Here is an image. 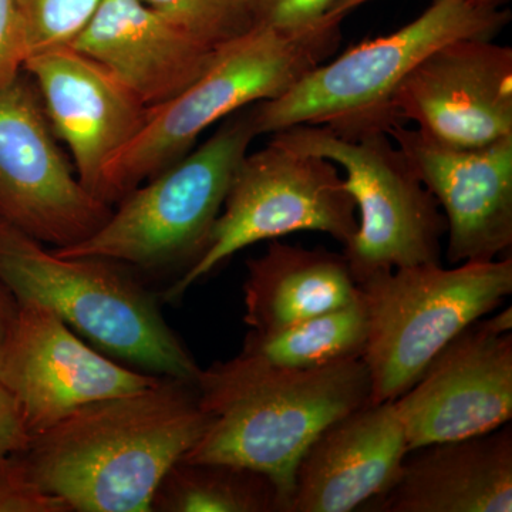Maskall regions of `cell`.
Instances as JSON below:
<instances>
[{"instance_id":"cell-1","label":"cell","mask_w":512,"mask_h":512,"mask_svg":"<svg viewBox=\"0 0 512 512\" xmlns=\"http://www.w3.org/2000/svg\"><path fill=\"white\" fill-rule=\"evenodd\" d=\"M210 424L195 383L161 377L86 404L30 440V477L72 512H151L165 474Z\"/></svg>"},{"instance_id":"cell-2","label":"cell","mask_w":512,"mask_h":512,"mask_svg":"<svg viewBox=\"0 0 512 512\" xmlns=\"http://www.w3.org/2000/svg\"><path fill=\"white\" fill-rule=\"evenodd\" d=\"M198 397L210 424L181 460L248 468L274 483L288 512L299 460L323 429L372 403L366 363L289 369L239 353L202 369Z\"/></svg>"},{"instance_id":"cell-3","label":"cell","mask_w":512,"mask_h":512,"mask_svg":"<svg viewBox=\"0 0 512 512\" xmlns=\"http://www.w3.org/2000/svg\"><path fill=\"white\" fill-rule=\"evenodd\" d=\"M117 265L57 255L0 218V285L18 305L47 306L93 348L134 369L197 382L202 369L156 298Z\"/></svg>"},{"instance_id":"cell-4","label":"cell","mask_w":512,"mask_h":512,"mask_svg":"<svg viewBox=\"0 0 512 512\" xmlns=\"http://www.w3.org/2000/svg\"><path fill=\"white\" fill-rule=\"evenodd\" d=\"M510 20V10L474 0H433L402 29L365 40L332 62L313 67L282 96L254 104L258 136L305 124L345 136L387 131L403 123L392 100L424 57L453 40L494 39Z\"/></svg>"},{"instance_id":"cell-5","label":"cell","mask_w":512,"mask_h":512,"mask_svg":"<svg viewBox=\"0 0 512 512\" xmlns=\"http://www.w3.org/2000/svg\"><path fill=\"white\" fill-rule=\"evenodd\" d=\"M340 29L288 37L255 28L221 47L204 73L160 106L103 175L99 200L113 207L144 181L187 156L205 130L261 101L274 100L338 49Z\"/></svg>"},{"instance_id":"cell-6","label":"cell","mask_w":512,"mask_h":512,"mask_svg":"<svg viewBox=\"0 0 512 512\" xmlns=\"http://www.w3.org/2000/svg\"><path fill=\"white\" fill-rule=\"evenodd\" d=\"M367 316L372 403L406 393L434 357L512 293V258L407 266L357 284Z\"/></svg>"},{"instance_id":"cell-7","label":"cell","mask_w":512,"mask_h":512,"mask_svg":"<svg viewBox=\"0 0 512 512\" xmlns=\"http://www.w3.org/2000/svg\"><path fill=\"white\" fill-rule=\"evenodd\" d=\"M255 137L249 106L227 117L200 147L124 195L89 238L52 251L144 269L190 268L207 247L232 175Z\"/></svg>"},{"instance_id":"cell-8","label":"cell","mask_w":512,"mask_h":512,"mask_svg":"<svg viewBox=\"0 0 512 512\" xmlns=\"http://www.w3.org/2000/svg\"><path fill=\"white\" fill-rule=\"evenodd\" d=\"M272 140L328 158L345 171L359 218L343 256L356 284L380 272L440 264L446 218L387 131L345 136L305 124L279 131Z\"/></svg>"},{"instance_id":"cell-9","label":"cell","mask_w":512,"mask_h":512,"mask_svg":"<svg viewBox=\"0 0 512 512\" xmlns=\"http://www.w3.org/2000/svg\"><path fill=\"white\" fill-rule=\"evenodd\" d=\"M322 232L345 247L357 231L356 204L328 158L271 140L242 158L200 258L164 292H185L242 249L295 232Z\"/></svg>"},{"instance_id":"cell-10","label":"cell","mask_w":512,"mask_h":512,"mask_svg":"<svg viewBox=\"0 0 512 512\" xmlns=\"http://www.w3.org/2000/svg\"><path fill=\"white\" fill-rule=\"evenodd\" d=\"M111 211L80 183L35 87L18 77L0 90V218L63 248L93 235Z\"/></svg>"},{"instance_id":"cell-11","label":"cell","mask_w":512,"mask_h":512,"mask_svg":"<svg viewBox=\"0 0 512 512\" xmlns=\"http://www.w3.org/2000/svg\"><path fill=\"white\" fill-rule=\"evenodd\" d=\"M160 379L104 356L40 303H19L0 342V383L32 439L86 404L141 392Z\"/></svg>"},{"instance_id":"cell-12","label":"cell","mask_w":512,"mask_h":512,"mask_svg":"<svg viewBox=\"0 0 512 512\" xmlns=\"http://www.w3.org/2000/svg\"><path fill=\"white\" fill-rule=\"evenodd\" d=\"M512 309L458 335L393 400L409 451L481 436L512 419Z\"/></svg>"},{"instance_id":"cell-13","label":"cell","mask_w":512,"mask_h":512,"mask_svg":"<svg viewBox=\"0 0 512 512\" xmlns=\"http://www.w3.org/2000/svg\"><path fill=\"white\" fill-rule=\"evenodd\" d=\"M392 107L443 146L480 148L510 137L512 49L481 37L448 42L414 67Z\"/></svg>"},{"instance_id":"cell-14","label":"cell","mask_w":512,"mask_h":512,"mask_svg":"<svg viewBox=\"0 0 512 512\" xmlns=\"http://www.w3.org/2000/svg\"><path fill=\"white\" fill-rule=\"evenodd\" d=\"M447 224L451 265L498 259L512 245V136L490 146L454 148L403 123L387 130Z\"/></svg>"},{"instance_id":"cell-15","label":"cell","mask_w":512,"mask_h":512,"mask_svg":"<svg viewBox=\"0 0 512 512\" xmlns=\"http://www.w3.org/2000/svg\"><path fill=\"white\" fill-rule=\"evenodd\" d=\"M23 70L35 83L57 140L70 151L74 173L99 200L107 167L144 126L148 107L70 46L29 56Z\"/></svg>"},{"instance_id":"cell-16","label":"cell","mask_w":512,"mask_h":512,"mask_svg":"<svg viewBox=\"0 0 512 512\" xmlns=\"http://www.w3.org/2000/svg\"><path fill=\"white\" fill-rule=\"evenodd\" d=\"M409 454L393 402L330 423L299 460L288 512H352L389 491Z\"/></svg>"},{"instance_id":"cell-17","label":"cell","mask_w":512,"mask_h":512,"mask_svg":"<svg viewBox=\"0 0 512 512\" xmlns=\"http://www.w3.org/2000/svg\"><path fill=\"white\" fill-rule=\"evenodd\" d=\"M70 47L96 60L148 109L194 83L220 50L185 36L141 0H103Z\"/></svg>"},{"instance_id":"cell-18","label":"cell","mask_w":512,"mask_h":512,"mask_svg":"<svg viewBox=\"0 0 512 512\" xmlns=\"http://www.w3.org/2000/svg\"><path fill=\"white\" fill-rule=\"evenodd\" d=\"M369 512H511L512 429L409 451L396 483Z\"/></svg>"},{"instance_id":"cell-19","label":"cell","mask_w":512,"mask_h":512,"mask_svg":"<svg viewBox=\"0 0 512 512\" xmlns=\"http://www.w3.org/2000/svg\"><path fill=\"white\" fill-rule=\"evenodd\" d=\"M244 322L254 332H272L335 311L359 298L343 254L272 239L247 262Z\"/></svg>"},{"instance_id":"cell-20","label":"cell","mask_w":512,"mask_h":512,"mask_svg":"<svg viewBox=\"0 0 512 512\" xmlns=\"http://www.w3.org/2000/svg\"><path fill=\"white\" fill-rule=\"evenodd\" d=\"M367 316L362 296L272 332L249 330L241 353L289 369H316L365 355Z\"/></svg>"},{"instance_id":"cell-21","label":"cell","mask_w":512,"mask_h":512,"mask_svg":"<svg viewBox=\"0 0 512 512\" xmlns=\"http://www.w3.org/2000/svg\"><path fill=\"white\" fill-rule=\"evenodd\" d=\"M151 512H282L268 477L224 463L180 460L165 474Z\"/></svg>"},{"instance_id":"cell-22","label":"cell","mask_w":512,"mask_h":512,"mask_svg":"<svg viewBox=\"0 0 512 512\" xmlns=\"http://www.w3.org/2000/svg\"><path fill=\"white\" fill-rule=\"evenodd\" d=\"M165 22L218 50L255 29L249 0H141Z\"/></svg>"},{"instance_id":"cell-23","label":"cell","mask_w":512,"mask_h":512,"mask_svg":"<svg viewBox=\"0 0 512 512\" xmlns=\"http://www.w3.org/2000/svg\"><path fill=\"white\" fill-rule=\"evenodd\" d=\"M28 57L69 47L103 0H19ZM26 57V59H28Z\"/></svg>"},{"instance_id":"cell-24","label":"cell","mask_w":512,"mask_h":512,"mask_svg":"<svg viewBox=\"0 0 512 512\" xmlns=\"http://www.w3.org/2000/svg\"><path fill=\"white\" fill-rule=\"evenodd\" d=\"M339 0H249L255 28L274 30L282 36H315L340 29L329 15Z\"/></svg>"},{"instance_id":"cell-25","label":"cell","mask_w":512,"mask_h":512,"mask_svg":"<svg viewBox=\"0 0 512 512\" xmlns=\"http://www.w3.org/2000/svg\"><path fill=\"white\" fill-rule=\"evenodd\" d=\"M0 512H72L30 477L22 454L0 460Z\"/></svg>"},{"instance_id":"cell-26","label":"cell","mask_w":512,"mask_h":512,"mask_svg":"<svg viewBox=\"0 0 512 512\" xmlns=\"http://www.w3.org/2000/svg\"><path fill=\"white\" fill-rule=\"evenodd\" d=\"M26 57L20 2L0 0V90L18 79Z\"/></svg>"},{"instance_id":"cell-27","label":"cell","mask_w":512,"mask_h":512,"mask_svg":"<svg viewBox=\"0 0 512 512\" xmlns=\"http://www.w3.org/2000/svg\"><path fill=\"white\" fill-rule=\"evenodd\" d=\"M32 440L15 397L0 383V460L22 453Z\"/></svg>"},{"instance_id":"cell-28","label":"cell","mask_w":512,"mask_h":512,"mask_svg":"<svg viewBox=\"0 0 512 512\" xmlns=\"http://www.w3.org/2000/svg\"><path fill=\"white\" fill-rule=\"evenodd\" d=\"M370 0H339L338 5L332 9L329 15L330 23H342V20L352 12L353 9L359 8V6L365 5ZM474 2L483 3V5L495 6V8H503L505 3L510 0H474Z\"/></svg>"},{"instance_id":"cell-29","label":"cell","mask_w":512,"mask_h":512,"mask_svg":"<svg viewBox=\"0 0 512 512\" xmlns=\"http://www.w3.org/2000/svg\"><path fill=\"white\" fill-rule=\"evenodd\" d=\"M16 313H18V302L13 299L5 286L0 285V342L5 338Z\"/></svg>"}]
</instances>
